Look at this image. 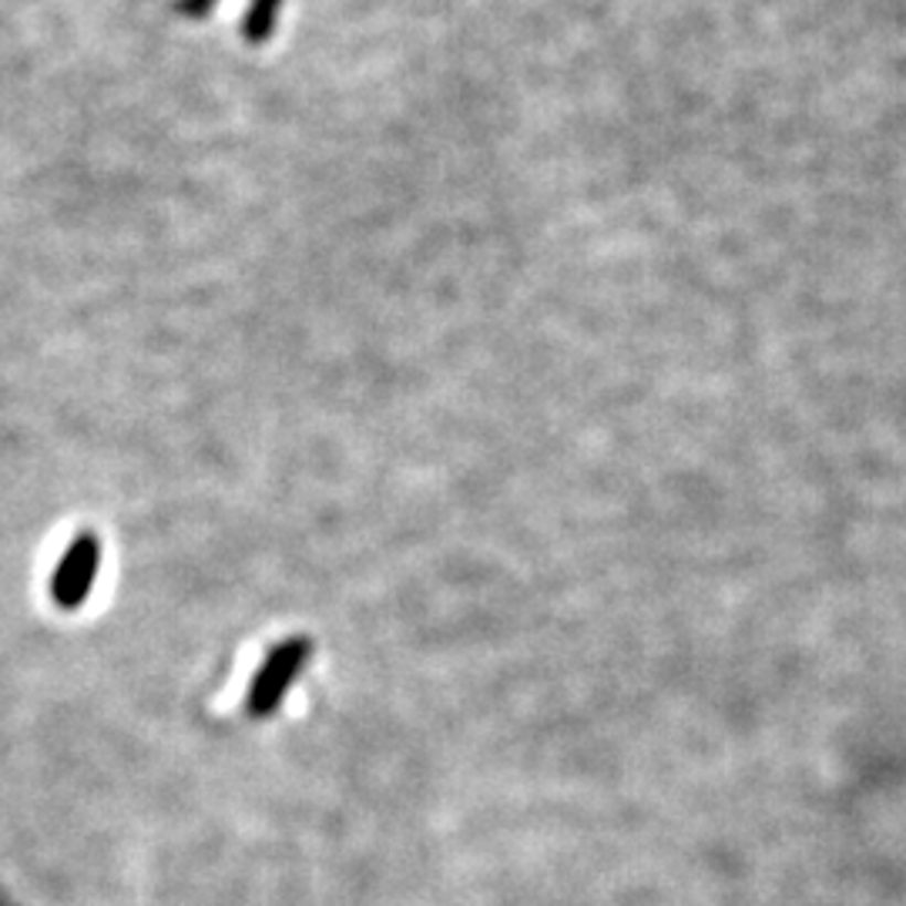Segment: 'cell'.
Wrapping results in <instances>:
<instances>
[{"label":"cell","mask_w":906,"mask_h":906,"mask_svg":"<svg viewBox=\"0 0 906 906\" xmlns=\"http://www.w3.org/2000/svg\"><path fill=\"white\" fill-rule=\"evenodd\" d=\"M306 651H309L306 641H289L269 654V662L256 675V689H253V708L259 715L279 705V699L286 695V689L292 685V679L299 675V669L306 662Z\"/></svg>","instance_id":"1"},{"label":"cell","mask_w":906,"mask_h":906,"mask_svg":"<svg viewBox=\"0 0 906 906\" xmlns=\"http://www.w3.org/2000/svg\"><path fill=\"white\" fill-rule=\"evenodd\" d=\"M92 578H95V547H92V541H81L67 554V561L61 564V574H57V582H54V595L64 605H74V601L85 598Z\"/></svg>","instance_id":"2"}]
</instances>
